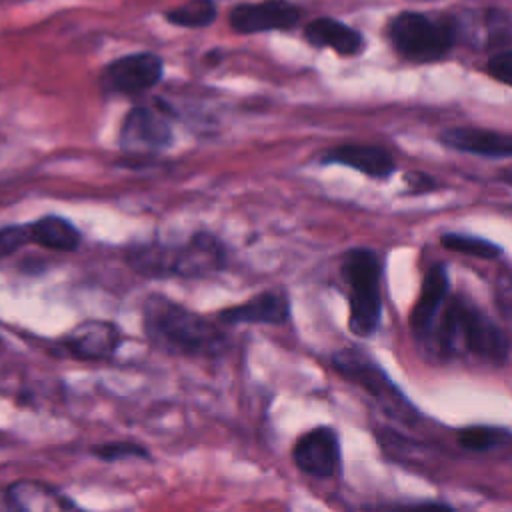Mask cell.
<instances>
[{"label": "cell", "instance_id": "obj_1", "mask_svg": "<svg viewBox=\"0 0 512 512\" xmlns=\"http://www.w3.org/2000/svg\"><path fill=\"white\" fill-rule=\"evenodd\" d=\"M142 328L148 340L168 354L208 358L228 346V336L216 322L164 294H150L144 300Z\"/></svg>", "mask_w": 512, "mask_h": 512}, {"label": "cell", "instance_id": "obj_2", "mask_svg": "<svg viewBox=\"0 0 512 512\" xmlns=\"http://www.w3.org/2000/svg\"><path fill=\"white\" fill-rule=\"evenodd\" d=\"M442 306L444 310H440V320H436L432 334H436L438 346L446 356L470 354L492 364L508 360V336L484 310L464 296H452Z\"/></svg>", "mask_w": 512, "mask_h": 512}, {"label": "cell", "instance_id": "obj_3", "mask_svg": "<svg viewBox=\"0 0 512 512\" xmlns=\"http://www.w3.org/2000/svg\"><path fill=\"white\" fill-rule=\"evenodd\" d=\"M340 274L348 288V328L368 338L382 318V260L370 248H350L340 260Z\"/></svg>", "mask_w": 512, "mask_h": 512}, {"label": "cell", "instance_id": "obj_4", "mask_svg": "<svg viewBox=\"0 0 512 512\" xmlns=\"http://www.w3.org/2000/svg\"><path fill=\"white\" fill-rule=\"evenodd\" d=\"M332 362L346 380L354 382L372 398H376L388 414L404 422H410L414 418L416 410L412 408V404L404 398V394L396 388V384L370 354L360 348H344L334 354Z\"/></svg>", "mask_w": 512, "mask_h": 512}, {"label": "cell", "instance_id": "obj_5", "mask_svg": "<svg viewBox=\"0 0 512 512\" xmlns=\"http://www.w3.org/2000/svg\"><path fill=\"white\" fill-rule=\"evenodd\" d=\"M388 36L404 58L414 62H434L450 50L454 42V26L436 22L418 12H402L392 18Z\"/></svg>", "mask_w": 512, "mask_h": 512}, {"label": "cell", "instance_id": "obj_6", "mask_svg": "<svg viewBox=\"0 0 512 512\" xmlns=\"http://www.w3.org/2000/svg\"><path fill=\"white\" fill-rule=\"evenodd\" d=\"M120 148L132 156H150L172 146L174 132L164 112L134 106L122 120L118 134Z\"/></svg>", "mask_w": 512, "mask_h": 512}, {"label": "cell", "instance_id": "obj_7", "mask_svg": "<svg viewBox=\"0 0 512 512\" xmlns=\"http://www.w3.org/2000/svg\"><path fill=\"white\" fill-rule=\"evenodd\" d=\"M162 72L164 64L160 56L152 52H136L110 62L100 74V86L106 94L136 96L156 86Z\"/></svg>", "mask_w": 512, "mask_h": 512}, {"label": "cell", "instance_id": "obj_8", "mask_svg": "<svg viewBox=\"0 0 512 512\" xmlns=\"http://www.w3.org/2000/svg\"><path fill=\"white\" fill-rule=\"evenodd\" d=\"M296 468L312 478H332L340 466V440L334 428L316 426L302 434L292 448Z\"/></svg>", "mask_w": 512, "mask_h": 512}, {"label": "cell", "instance_id": "obj_9", "mask_svg": "<svg viewBox=\"0 0 512 512\" xmlns=\"http://www.w3.org/2000/svg\"><path fill=\"white\" fill-rule=\"evenodd\" d=\"M226 266V248L210 232H196L184 244H174L172 276L204 278Z\"/></svg>", "mask_w": 512, "mask_h": 512}, {"label": "cell", "instance_id": "obj_10", "mask_svg": "<svg viewBox=\"0 0 512 512\" xmlns=\"http://www.w3.org/2000/svg\"><path fill=\"white\" fill-rule=\"evenodd\" d=\"M300 20L298 8L288 0H262L238 4L230 12V26L240 34L288 30Z\"/></svg>", "mask_w": 512, "mask_h": 512}, {"label": "cell", "instance_id": "obj_11", "mask_svg": "<svg viewBox=\"0 0 512 512\" xmlns=\"http://www.w3.org/2000/svg\"><path fill=\"white\" fill-rule=\"evenodd\" d=\"M122 342V332L108 320H84L62 340L66 352L78 360H106L114 356Z\"/></svg>", "mask_w": 512, "mask_h": 512}, {"label": "cell", "instance_id": "obj_12", "mask_svg": "<svg viewBox=\"0 0 512 512\" xmlns=\"http://www.w3.org/2000/svg\"><path fill=\"white\" fill-rule=\"evenodd\" d=\"M448 292H450L448 268L442 262H438L428 268V272L422 280L420 296L410 312V328H412L414 338H418V340L430 338L432 328L442 310V304L448 298Z\"/></svg>", "mask_w": 512, "mask_h": 512}, {"label": "cell", "instance_id": "obj_13", "mask_svg": "<svg viewBox=\"0 0 512 512\" xmlns=\"http://www.w3.org/2000/svg\"><path fill=\"white\" fill-rule=\"evenodd\" d=\"M320 164L346 166L376 180H388L396 172L392 154L374 144H342L330 148L320 156Z\"/></svg>", "mask_w": 512, "mask_h": 512}, {"label": "cell", "instance_id": "obj_14", "mask_svg": "<svg viewBox=\"0 0 512 512\" xmlns=\"http://www.w3.org/2000/svg\"><path fill=\"white\" fill-rule=\"evenodd\" d=\"M290 304L284 290H264L250 300L218 312L220 324H284Z\"/></svg>", "mask_w": 512, "mask_h": 512}, {"label": "cell", "instance_id": "obj_15", "mask_svg": "<svg viewBox=\"0 0 512 512\" xmlns=\"http://www.w3.org/2000/svg\"><path fill=\"white\" fill-rule=\"evenodd\" d=\"M440 142L446 148L456 152H466L484 158H510L512 156V138L504 132L472 128V126H456L444 130Z\"/></svg>", "mask_w": 512, "mask_h": 512}, {"label": "cell", "instance_id": "obj_16", "mask_svg": "<svg viewBox=\"0 0 512 512\" xmlns=\"http://www.w3.org/2000/svg\"><path fill=\"white\" fill-rule=\"evenodd\" d=\"M6 502L22 512H52L76 508V504L68 500L62 492L38 480H18L10 484L6 490Z\"/></svg>", "mask_w": 512, "mask_h": 512}, {"label": "cell", "instance_id": "obj_17", "mask_svg": "<svg viewBox=\"0 0 512 512\" xmlns=\"http://www.w3.org/2000/svg\"><path fill=\"white\" fill-rule=\"evenodd\" d=\"M304 34L312 46H320V48L328 46L342 56H354V54L362 52V48H364L362 34L334 18L312 20L306 26Z\"/></svg>", "mask_w": 512, "mask_h": 512}, {"label": "cell", "instance_id": "obj_18", "mask_svg": "<svg viewBox=\"0 0 512 512\" xmlns=\"http://www.w3.org/2000/svg\"><path fill=\"white\" fill-rule=\"evenodd\" d=\"M28 234L30 242L56 252H74L80 246L78 228L62 216H42L28 226Z\"/></svg>", "mask_w": 512, "mask_h": 512}, {"label": "cell", "instance_id": "obj_19", "mask_svg": "<svg viewBox=\"0 0 512 512\" xmlns=\"http://www.w3.org/2000/svg\"><path fill=\"white\" fill-rule=\"evenodd\" d=\"M456 442L460 448L470 452H488L502 448L510 442V432L504 426H466L456 434Z\"/></svg>", "mask_w": 512, "mask_h": 512}, {"label": "cell", "instance_id": "obj_20", "mask_svg": "<svg viewBox=\"0 0 512 512\" xmlns=\"http://www.w3.org/2000/svg\"><path fill=\"white\" fill-rule=\"evenodd\" d=\"M440 244L452 252L482 258V260H496L504 252L502 246H498L486 238H480L474 234H464V232H446V234H442Z\"/></svg>", "mask_w": 512, "mask_h": 512}, {"label": "cell", "instance_id": "obj_21", "mask_svg": "<svg viewBox=\"0 0 512 512\" xmlns=\"http://www.w3.org/2000/svg\"><path fill=\"white\" fill-rule=\"evenodd\" d=\"M216 18V2L214 0H188L178 8L166 12V20L176 26L186 28H202L212 24Z\"/></svg>", "mask_w": 512, "mask_h": 512}, {"label": "cell", "instance_id": "obj_22", "mask_svg": "<svg viewBox=\"0 0 512 512\" xmlns=\"http://www.w3.org/2000/svg\"><path fill=\"white\" fill-rule=\"evenodd\" d=\"M92 454L104 462H120V460H150V452L146 446L128 442V440H118V442H106L98 444L92 448Z\"/></svg>", "mask_w": 512, "mask_h": 512}, {"label": "cell", "instance_id": "obj_23", "mask_svg": "<svg viewBox=\"0 0 512 512\" xmlns=\"http://www.w3.org/2000/svg\"><path fill=\"white\" fill-rule=\"evenodd\" d=\"M30 242L28 226H4L0 228V258L14 254Z\"/></svg>", "mask_w": 512, "mask_h": 512}, {"label": "cell", "instance_id": "obj_24", "mask_svg": "<svg viewBox=\"0 0 512 512\" xmlns=\"http://www.w3.org/2000/svg\"><path fill=\"white\" fill-rule=\"evenodd\" d=\"M486 70L498 82L510 84L512 82V52L508 48H504V50L496 52L494 56H490Z\"/></svg>", "mask_w": 512, "mask_h": 512}, {"label": "cell", "instance_id": "obj_25", "mask_svg": "<svg viewBox=\"0 0 512 512\" xmlns=\"http://www.w3.org/2000/svg\"><path fill=\"white\" fill-rule=\"evenodd\" d=\"M404 182L408 186V194H426L438 188V182L424 172H406Z\"/></svg>", "mask_w": 512, "mask_h": 512}]
</instances>
